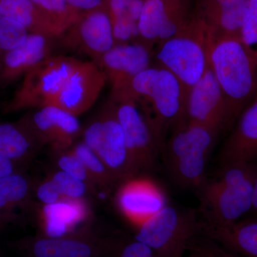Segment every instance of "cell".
Here are the masks:
<instances>
[{"label": "cell", "mask_w": 257, "mask_h": 257, "mask_svg": "<svg viewBox=\"0 0 257 257\" xmlns=\"http://www.w3.org/2000/svg\"><path fill=\"white\" fill-rule=\"evenodd\" d=\"M72 8L82 13L91 11L104 5L105 0H67Z\"/></svg>", "instance_id": "36"}, {"label": "cell", "mask_w": 257, "mask_h": 257, "mask_svg": "<svg viewBox=\"0 0 257 257\" xmlns=\"http://www.w3.org/2000/svg\"><path fill=\"white\" fill-rule=\"evenodd\" d=\"M132 0H107V11L110 20L128 13Z\"/></svg>", "instance_id": "35"}, {"label": "cell", "mask_w": 257, "mask_h": 257, "mask_svg": "<svg viewBox=\"0 0 257 257\" xmlns=\"http://www.w3.org/2000/svg\"><path fill=\"white\" fill-rule=\"evenodd\" d=\"M203 237H204V241L207 243L208 247L210 248L211 251L215 253L218 257H243L226 249V248L218 244L215 241L209 239L207 236H203Z\"/></svg>", "instance_id": "38"}, {"label": "cell", "mask_w": 257, "mask_h": 257, "mask_svg": "<svg viewBox=\"0 0 257 257\" xmlns=\"http://www.w3.org/2000/svg\"><path fill=\"white\" fill-rule=\"evenodd\" d=\"M34 185L23 172L0 178V212L20 217L18 210H31Z\"/></svg>", "instance_id": "23"}, {"label": "cell", "mask_w": 257, "mask_h": 257, "mask_svg": "<svg viewBox=\"0 0 257 257\" xmlns=\"http://www.w3.org/2000/svg\"><path fill=\"white\" fill-rule=\"evenodd\" d=\"M111 100L123 132L134 167L140 175L151 170L160 149L151 126L138 101L128 92H111Z\"/></svg>", "instance_id": "9"}, {"label": "cell", "mask_w": 257, "mask_h": 257, "mask_svg": "<svg viewBox=\"0 0 257 257\" xmlns=\"http://www.w3.org/2000/svg\"><path fill=\"white\" fill-rule=\"evenodd\" d=\"M200 234L243 257H257V219L227 226H213L200 221Z\"/></svg>", "instance_id": "20"}, {"label": "cell", "mask_w": 257, "mask_h": 257, "mask_svg": "<svg viewBox=\"0 0 257 257\" xmlns=\"http://www.w3.org/2000/svg\"><path fill=\"white\" fill-rule=\"evenodd\" d=\"M71 150L82 162L97 189H109L119 185L105 164L82 141L74 144Z\"/></svg>", "instance_id": "26"}, {"label": "cell", "mask_w": 257, "mask_h": 257, "mask_svg": "<svg viewBox=\"0 0 257 257\" xmlns=\"http://www.w3.org/2000/svg\"><path fill=\"white\" fill-rule=\"evenodd\" d=\"M107 78L94 62L79 60L50 105L79 116L95 104L105 87Z\"/></svg>", "instance_id": "12"}, {"label": "cell", "mask_w": 257, "mask_h": 257, "mask_svg": "<svg viewBox=\"0 0 257 257\" xmlns=\"http://www.w3.org/2000/svg\"><path fill=\"white\" fill-rule=\"evenodd\" d=\"M144 3H145V0H132L130 6H128V14L134 21L137 22L138 23L142 11H143Z\"/></svg>", "instance_id": "39"}, {"label": "cell", "mask_w": 257, "mask_h": 257, "mask_svg": "<svg viewBox=\"0 0 257 257\" xmlns=\"http://www.w3.org/2000/svg\"><path fill=\"white\" fill-rule=\"evenodd\" d=\"M104 257H161L152 248L133 238H110Z\"/></svg>", "instance_id": "28"}, {"label": "cell", "mask_w": 257, "mask_h": 257, "mask_svg": "<svg viewBox=\"0 0 257 257\" xmlns=\"http://www.w3.org/2000/svg\"><path fill=\"white\" fill-rule=\"evenodd\" d=\"M35 135L42 146L49 145L52 152L69 150L82 133L78 116L55 106H45L20 119Z\"/></svg>", "instance_id": "11"}, {"label": "cell", "mask_w": 257, "mask_h": 257, "mask_svg": "<svg viewBox=\"0 0 257 257\" xmlns=\"http://www.w3.org/2000/svg\"><path fill=\"white\" fill-rule=\"evenodd\" d=\"M187 251H189L187 257H218L208 247L204 237L196 236L189 243Z\"/></svg>", "instance_id": "34"}, {"label": "cell", "mask_w": 257, "mask_h": 257, "mask_svg": "<svg viewBox=\"0 0 257 257\" xmlns=\"http://www.w3.org/2000/svg\"><path fill=\"white\" fill-rule=\"evenodd\" d=\"M0 15L20 24L30 34L60 37L54 24L31 0H0Z\"/></svg>", "instance_id": "22"}, {"label": "cell", "mask_w": 257, "mask_h": 257, "mask_svg": "<svg viewBox=\"0 0 257 257\" xmlns=\"http://www.w3.org/2000/svg\"><path fill=\"white\" fill-rule=\"evenodd\" d=\"M200 234L197 212L169 205L137 226L134 237L161 257H184L189 243Z\"/></svg>", "instance_id": "6"}, {"label": "cell", "mask_w": 257, "mask_h": 257, "mask_svg": "<svg viewBox=\"0 0 257 257\" xmlns=\"http://www.w3.org/2000/svg\"><path fill=\"white\" fill-rule=\"evenodd\" d=\"M257 165L234 163L221 167L215 177L197 189L201 222L213 226L235 224L250 213Z\"/></svg>", "instance_id": "3"}, {"label": "cell", "mask_w": 257, "mask_h": 257, "mask_svg": "<svg viewBox=\"0 0 257 257\" xmlns=\"http://www.w3.org/2000/svg\"><path fill=\"white\" fill-rule=\"evenodd\" d=\"M250 213H251L257 219V171L255 175L254 182H253L252 205H251Z\"/></svg>", "instance_id": "41"}, {"label": "cell", "mask_w": 257, "mask_h": 257, "mask_svg": "<svg viewBox=\"0 0 257 257\" xmlns=\"http://www.w3.org/2000/svg\"><path fill=\"white\" fill-rule=\"evenodd\" d=\"M18 219L19 218L16 216L8 215L0 212V233L4 231L8 225L16 222Z\"/></svg>", "instance_id": "40"}, {"label": "cell", "mask_w": 257, "mask_h": 257, "mask_svg": "<svg viewBox=\"0 0 257 257\" xmlns=\"http://www.w3.org/2000/svg\"><path fill=\"white\" fill-rule=\"evenodd\" d=\"M257 160V96L240 114L219 153L221 167Z\"/></svg>", "instance_id": "18"}, {"label": "cell", "mask_w": 257, "mask_h": 257, "mask_svg": "<svg viewBox=\"0 0 257 257\" xmlns=\"http://www.w3.org/2000/svg\"><path fill=\"white\" fill-rule=\"evenodd\" d=\"M124 91L138 101L162 152L169 130L173 131L187 121L188 92L172 72L159 64L140 72Z\"/></svg>", "instance_id": "2"}, {"label": "cell", "mask_w": 257, "mask_h": 257, "mask_svg": "<svg viewBox=\"0 0 257 257\" xmlns=\"http://www.w3.org/2000/svg\"><path fill=\"white\" fill-rule=\"evenodd\" d=\"M150 47L144 42L119 44L102 55L97 64L110 82L111 92L127 89L133 79L151 66Z\"/></svg>", "instance_id": "15"}, {"label": "cell", "mask_w": 257, "mask_h": 257, "mask_svg": "<svg viewBox=\"0 0 257 257\" xmlns=\"http://www.w3.org/2000/svg\"><path fill=\"white\" fill-rule=\"evenodd\" d=\"M115 202L120 212L136 226L167 204L165 194L156 184L140 176L119 184Z\"/></svg>", "instance_id": "17"}, {"label": "cell", "mask_w": 257, "mask_h": 257, "mask_svg": "<svg viewBox=\"0 0 257 257\" xmlns=\"http://www.w3.org/2000/svg\"><path fill=\"white\" fill-rule=\"evenodd\" d=\"M172 132L162 151L169 173L177 185L197 189L207 179L208 162L221 130L186 121Z\"/></svg>", "instance_id": "4"}, {"label": "cell", "mask_w": 257, "mask_h": 257, "mask_svg": "<svg viewBox=\"0 0 257 257\" xmlns=\"http://www.w3.org/2000/svg\"><path fill=\"white\" fill-rule=\"evenodd\" d=\"M79 62L64 55H51L42 60L24 76L21 85L5 105V112L50 105Z\"/></svg>", "instance_id": "8"}, {"label": "cell", "mask_w": 257, "mask_h": 257, "mask_svg": "<svg viewBox=\"0 0 257 257\" xmlns=\"http://www.w3.org/2000/svg\"><path fill=\"white\" fill-rule=\"evenodd\" d=\"M42 146L20 120L0 123V157L25 167Z\"/></svg>", "instance_id": "21"}, {"label": "cell", "mask_w": 257, "mask_h": 257, "mask_svg": "<svg viewBox=\"0 0 257 257\" xmlns=\"http://www.w3.org/2000/svg\"><path fill=\"white\" fill-rule=\"evenodd\" d=\"M54 37L29 34L23 43L0 57V84L24 77L37 64L51 56Z\"/></svg>", "instance_id": "19"}, {"label": "cell", "mask_w": 257, "mask_h": 257, "mask_svg": "<svg viewBox=\"0 0 257 257\" xmlns=\"http://www.w3.org/2000/svg\"><path fill=\"white\" fill-rule=\"evenodd\" d=\"M109 240L96 236L89 228L57 237L29 236L12 246L25 257H104Z\"/></svg>", "instance_id": "10"}, {"label": "cell", "mask_w": 257, "mask_h": 257, "mask_svg": "<svg viewBox=\"0 0 257 257\" xmlns=\"http://www.w3.org/2000/svg\"><path fill=\"white\" fill-rule=\"evenodd\" d=\"M172 19L164 0H145L138 20L139 36L149 47L158 43L162 28Z\"/></svg>", "instance_id": "25"}, {"label": "cell", "mask_w": 257, "mask_h": 257, "mask_svg": "<svg viewBox=\"0 0 257 257\" xmlns=\"http://www.w3.org/2000/svg\"><path fill=\"white\" fill-rule=\"evenodd\" d=\"M186 120L223 130L226 125L224 94L209 65L204 75L187 93Z\"/></svg>", "instance_id": "16"}, {"label": "cell", "mask_w": 257, "mask_h": 257, "mask_svg": "<svg viewBox=\"0 0 257 257\" xmlns=\"http://www.w3.org/2000/svg\"><path fill=\"white\" fill-rule=\"evenodd\" d=\"M50 177L64 198L87 199L88 194L93 193L85 182L57 169Z\"/></svg>", "instance_id": "31"}, {"label": "cell", "mask_w": 257, "mask_h": 257, "mask_svg": "<svg viewBox=\"0 0 257 257\" xmlns=\"http://www.w3.org/2000/svg\"><path fill=\"white\" fill-rule=\"evenodd\" d=\"M29 34L21 25L0 15V57L23 43Z\"/></svg>", "instance_id": "30"}, {"label": "cell", "mask_w": 257, "mask_h": 257, "mask_svg": "<svg viewBox=\"0 0 257 257\" xmlns=\"http://www.w3.org/2000/svg\"><path fill=\"white\" fill-rule=\"evenodd\" d=\"M240 39L246 47L257 52V0H248Z\"/></svg>", "instance_id": "32"}, {"label": "cell", "mask_w": 257, "mask_h": 257, "mask_svg": "<svg viewBox=\"0 0 257 257\" xmlns=\"http://www.w3.org/2000/svg\"><path fill=\"white\" fill-rule=\"evenodd\" d=\"M0 257H2L1 254H0Z\"/></svg>", "instance_id": "42"}, {"label": "cell", "mask_w": 257, "mask_h": 257, "mask_svg": "<svg viewBox=\"0 0 257 257\" xmlns=\"http://www.w3.org/2000/svg\"><path fill=\"white\" fill-rule=\"evenodd\" d=\"M82 142L108 167L118 184L138 175L130 159L114 101L109 100L82 130Z\"/></svg>", "instance_id": "7"}, {"label": "cell", "mask_w": 257, "mask_h": 257, "mask_svg": "<svg viewBox=\"0 0 257 257\" xmlns=\"http://www.w3.org/2000/svg\"><path fill=\"white\" fill-rule=\"evenodd\" d=\"M34 195L37 197L40 204L45 205L55 204L64 198L50 177L34 187Z\"/></svg>", "instance_id": "33"}, {"label": "cell", "mask_w": 257, "mask_h": 257, "mask_svg": "<svg viewBox=\"0 0 257 257\" xmlns=\"http://www.w3.org/2000/svg\"><path fill=\"white\" fill-rule=\"evenodd\" d=\"M103 5L82 13L77 23L60 37L64 46L87 54L96 64L115 45L111 20Z\"/></svg>", "instance_id": "13"}, {"label": "cell", "mask_w": 257, "mask_h": 257, "mask_svg": "<svg viewBox=\"0 0 257 257\" xmlns=\"http://www.w3.org/2000/svg\"><path fill=\"white\" fill-rule=\"evenodd\" d=\"M35 211L40 234L57 237L89 229L92 211L87 199L62 198L55 204H37Z\"/></svg>", "instance_id": "14"}, {"label": "cell", "mask_w": 257, "mask_h": 257, "mask_svg": "<svg viewBox=\"0 0 257 257\" xmlns=\"http://www.w3.org/2000/svg\"><path fill=\"white\" fill-rule=\"evenodd\" d=\"M24 168L25 167L12 161L0 157V178L16 172H23Z\"/></svg>", "instance_id": "37"}, {"label": "cell", "mask_w": 257, "mask_h": 257, "mask_svg": "<svg viewBox=\"0 0 257 257\" xmlns=\"http://www.w3.org/2000/svg\"><path fill=\"white\" fill-rule=\"evenodd\" d=\"M213 41L206 26L183 28L175 36L158 44L155 57L159 65L172 72L188 92L209 67Z\"/></svg>", "instance_id": "5"}, {"label": "cell", "mask_w": 257, "mask_h": 257, "mask_svg": "<svg viewBox=\"0 0 257 257\" xmlns=\"http://www.w3.org/2000/svg\"><path fill=\"white\" fill-rule=\"evenodd\" d=\"M57 28L64 33L80 18L82 13L69 5L67 0H31ZM60 35V36H61Z\"/></svg>", "instance_id": "27"}, {"label": "cell", "mask_w": 257, "mask_h": 257, "mask_svg": "<svg viewBox=\"0 0 257 257\" xmlns=\"http://www.w3.org/2000/svg\"><path fill=\"white\" fill-rule=\"evenodd\" d=\"M217 5V23L211 32L214 40L224 37H240L248 0H214Z\"/></svg>", "instance_id": "24"}, {"label": "cell", "mask_w": 257, "mask_h": 257, "mask_svg": "<svg viewBox=\"0 0 257 257\" xmlns=\"http://www.w3.org/2000/svg\"><path fill=\"white\" fill-rule=\"evenodd\" d=\"M209 60L224 94L225 128H229L257 96V52L240 37H221L211 43Z\"/></svg>", "instance_id": "1"}, {"label": "cell", "mask_w": 257, "mask_h": 257, "mask_svg": "<svg viewBox=\"0 0 257 257\" xmlns=\"http://www.w3.org/2000/svg\"><path fill=\"white\" fill-rule=\"evenodd\" d=\"M57 170L80 179L89 186L93 192L97 189L94 180L88 173L82 162L74 155L71 148L63 151L52 152Z\"/></svg>", "instance_id": "29"}]
</instances>
